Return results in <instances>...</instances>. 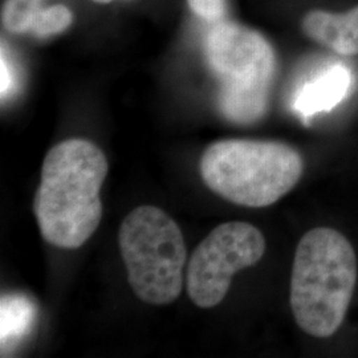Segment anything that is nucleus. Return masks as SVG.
Returning <instances> with one entry per match:
<instances>
[{
    "instance_id": "f03ea898",
    "label": "nucleus",
    "mask_w": 358,
    "mask_h": 358,
    "mask_svg": "<svg viewBox=\"0 0 358 358\" xmlns=\"http://www.w3.org/2000/svg\"><path fill=\"white\" fill-rule=\"evenodd\" d=\"M357 282V257L345 236L316 227L300 239L294 252L289 303L303 332L331 337L345 320Z\"/></svg>"
},
{
    "instance_id": "ddd939ff",
    "label": "nucleus",
    "mask_w": 358,
    "mask_h": 358,
    "mask_svg": "<svg viewBox=\"0 0 358 358\" xmlns=\"http://www.w3.org/2000/svg\"><path fill=\"white\" fill-rule=\"evenodd\" d=\"M13 81H15V78H13V71H11V65L3 51L1 53V97L3 99L6 96H8L10 92L13 90Z\"/></svg>"
},
{
    "instance_id": "f8f14e48",
    "label": "nucleus",
    "mask_w": 358,
    "mask_h": 358,
    "mask_svg": "<svg viewBox=\"0 0 358 358\" xmlns=\"http://www.w3.org/2000/svg\"><path fill=\"white\" fill-rule=\"evenodd\" d=\"M190 10L206 22L217 24L227 13V0H186Z\"/></svg>"
},
{
    "instance_id": "20e7f679",
    "label": "nucleus",
    "mask_w": 358,
    "mask_h": 358,
    "mask_svg": "<svg viewBox=\"0 0 358 358\" xmlns=\"http://www.w3.org/2000/svg\"><path fill=\"white\" fill-rule=\"evenodd\" d=\"M206 57L220 81L219 108L234 124L250 125L268 108L275 53L268 41L247 27L220 22L206 38Z\"/></svg>"
},
{
    "instance_id": "f257e3e1",
    "label": "nucleus",
    "mask_w": 358,
    "mask_h": 358,
    "mask_svg": "<svg viewBox=\"0 0 358 358\" xmlns=\"http://www.w3.org/2000/svg\"><path fill=\"white\" fill-rule=\"evenodd\" d=\"M108 170L105 154L93 142L72 138L52 148L34 202L45 242L75 250L94 234L103 217L100 190Z\"/></svg>"
},
{
    "instance_id": "9d476101",
    "label": "nucleus",
    "mask_w": 358,
    "mask_h": 358,
    "mask_svg": "<svg viewBox=\"0 0 358 358\" xmlns=\"http://www.w3.org/2000/svg\"><path fill=\"white\" fill-rule=\"evenodd\" d=\"M41 10V0H6L1 11L3 27L11 34H29Z\"/></svg>"
},
{
    "instance_id": "1a4fd4ad",
    "label": "nucleus",
    "mask_w": 358,
    "mask_h": 358,
    "mask_svg": "<svg viewBox=\"0 0 358 358\" xmlns=\"http://www.w3.org/2000/svg\"><path fill=\"white\" fill-rule=\"evenodd\" d=\"M36 319L35 304L23 294H6L0 301L1 348L16 343L29 332Z\"/></svg>"
},
{
    "instance_id": "9b49d317",
    "label": "nucleus",
    "mask_w": 358,
    "mask_h": 358,
    "mask_svg": "<svg viewBox=\"0 0 358 358\" xmlns=\"http://www.w3.org/2000/svg\"><path fill=\"white\" fill-rule=\"evenodd\" d=\"M73 22V13L64 4H53L38 11L29 34L36 38H50L62 34Z\"/></svg>"
},
{
    "instance_id": "423d86ee",
    "label": "nucleus",
    "mask_w": 358,
    "mask_h": 358,
    "mask_svg": "<svg viewBox=\"0 0 358 358\" xmlns=\"http://www.w3.org/2000/svg\"><path fill=\"white\" fill-rule=\"evenodd\" d=\"M266 252V239L255 226L229 222L211 231L192 252L186 287L199 308L217 306L230 289L232 276L255 266Z\"/></svg>"
},
{
    "instance_id": "4468645a",
    "label": "nucleus",
    "mask_w": 358,
    "mask_h": 358,
    "mask_svg": "<svg viewBox=\"0 0 358 358\" xmlns=\"http://www.w3.org/2000/svg\"><path fill=\"white\" fill-rule=\"evenodd\" d=\"M94 3H99V4H108V3H112L113 0H93Z\"/></svg>"
},
{
    "instance_id": "0eeeda50",
    "label": "nucleus",
    "mask_w": 358,
    "mask_h": 358,
    "mask_svg": "<svg viewBox=\"0 0 358 358\" xmlns=\"http://www.w3.org/2000/svg\"><path fill=\"white\" fill-rule=\"evenodd\" d=\"M306 36L343 56L358 55V6L343 13L313 10L301 22Z\"/></svg>"
},
{
    "instance_id": "6e6552de",
    "label": "nucleus",
    "mask_w": 358,
    "mask_h": 358,
    "mask_svg": "<svg viewBox=\"0 0 358 358\" xmlns=\"http://www.w3.org/2000/svg\"><path fill=\"white\" fill-rule=\"evenodd\" d=\"M350 84L352 73L346 66H329L299 90L294 109L306 120L321 112H328L345 99Z\"/></svg>"
},
{
    "instance_id": "39448f33",
    "label": "nucleus",
    "mask_w": 358,
    "mask_h": 358,
    "mask_svg": "<svg viewBox=\"0 0 358 358\" xmlns=\"http://www.w3.org/2000/svg\"><path fill=\"white\" fill-rule=\"evenodd\" d=\"M128 282L142 301L166 306L183 288L186 245L178 224L158 207L140 206L118 232Z\"/></svg>"
},
{
    "instance_id": "7ed1b4c3",
    "label": "nucleus",
    "mask_w": 358,
    "mask_h": 358,
    "mask_svg": "<svg viewBox=\"0 0 358 358\" xmlns=\"http://www.w3.org/2000/svg\"><path fill=\"white\" fill-rule=\"evenodd\" d=\"M300 153L282 142L223 140L201 159L206 186L244 207H267L291 192L303 176Z\"/></svg>"
}]
</instances>
